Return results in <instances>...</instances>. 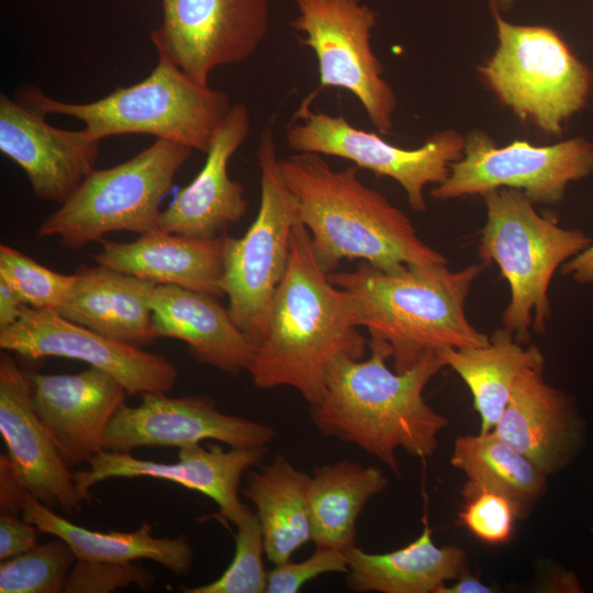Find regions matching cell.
<instances>
[{"instance_id": "6da1fadb", "label": "cell", "mask_w": 593, "mask_h": 593, "mask_svg": "<svg viewBox=\"0 0 593 593\" xmlns=\"http://www.w3.org/2000/svg\"><path fill=\"white\" fill-rule=\"evenodd\" d=\"M358 328L350 296L322 269L309 232L299 222L287 272L247 370L253 383L259 389L290 387L310 405L316 404L335 358H365L369 339Z\"/></svg>"}, {"instance_id": "7a4b0ae2", "label": "cell", "mask_w": 593, "mask_h": 593, "mask_svg": "<svg viewBox=\"0 0 593 593\" xmlns=\"http://www.w3.org/2000/svg\"><path fill=\"white\" fill-rule=\"evenodd\" d=\"M369 349L367 359L339 356L332 361L324 394L310 405L311 419L323 435L357 445L399 474L396 450L432 456L448 424L423 398L427 383L446 366L430 353L396 372L387 365L392 356L387 342L370 337Z\"/></svg>"}, {"instance_id": "3957f363", "label": "cell", "mask_w": 593, "mask_h": 593, "mask_svg": "<svg viewBox=\"0 0 593 593\" xmlns=\"http://www.w3.org/2000/svg\"><path fill=\"white\" fill-rule=\"evenodd\" d=\"M280 168L298 201L313 254L328 275L344 259L365 260L383 270L448 265L418 237L403 211L360 180L359 167L334 169L322 155L296 153L280 159Z\"/></svg>"}, {"instance_id": "277c9868", "label": "cell", "mask_w": 593, "mask_h": 593, "mask_svg": "<svg viewBox=\"0 0 593 593\" xmlns=\"http://www.w3.org/2000/svg\"><path fill=\"white\" fill-rule=\"evenodd\" d=\"M485 267L403 265L383 270L359 260L355 269L336 270L329 279L350 296L358 327L387 342L393 369L404 372L427 354L489 343L466 315V300Z\"/></svg>"}, {"instance_id": "5b68a950", "label": "cell", "mask_w": 593, "mask_h": 593, "mask_svg": "<svg viewBox=\"0 0 593 593\" xmlns=\"http://www.w3.org/2000/svg\"><path fill=\"white\" fill-rule=\"evenodd\" d=\"M16 99L44 115L75 118L101 141L147 134L203 153L232 108L226 92L197 83L161 54L144 80L92 102L59 101L32 86L22 88Z\"/></svg>"}, {"instance_id": "8992f818", "label": "cell", "mask_w": 593, "mask_h": 593, "mask_svg": "<svg viewBox=\"0 0 593 593\" xmlns=\"http://www.w3.org/2000/svg\"><path fill=\"white\" fill-rule=\"evenodd\" d=\"M486 222L478 254L481 262H495L508 283L510 301L501 321L522 344L530 328L545 333L550 317L548 289L556 270L591 244L579 230L559 226L552 215H541L521 190L500 188L482 195Z\"/></svg>"}, {"instance_id": "52a82bcc", "label": "cell", "mask_w": 593, "mask_h": 593, "mask_svg": "<svg viewBox=\"0 0 593 593\" xmlns=\"http://www.w3.org/2000/svg\"><path fill=\"white\" fill-rule=\"evenodd\" d=\"M490 8L497 45L478 67L479 76L521 121L547 135H561L570 119L588 104L592 70L556 30L511 23Z\"/></svg>"}, {"instance_id": "ba28073f", "label": "cell", "mask_w": 593, "mask_h": 593, "mask_svg": "<svg viewBox=\"0 0 593 593\" xmlns=\"http://www.w3.org/2000/svg\"><path fill=\"white\" fill-rule=\"evenodd\" d=\"M192 148L156 141L119 165L93 169L59 209L44 219L38 238H56L68 249L101 242L107 233L130 231L144 235L158 230L163 198Z\"/></svg>"}, {"instance_id": "9c48e42d", "label": "cell", "mask_w": 593, "mask_h": 593, "mask_svg": "<svg viewBox=\"0 0 593 593\" xmlns=\"http://www.w3.org/2000/svg\"><path fill=\"white\" fill-rule=\"evenodd\" d=\"M256 156L260 170L258 212L243 237L224 235L221 281L233 321L255 346L265 335L271 302L289 265L292 232L300 222L298 201L282 176L271 126L262 131Z\"/></svg>"}, {"instance_id": "30bf717a", "label": "cell", "mask_w": 593, "mask_h": 593, "mask_svg": "<svg viewBox=\"0 0 593 593\" xmlns=\"http://www.w3.org/2000/svg\"><path fill=\"white\" fill-rule=\"evenodd\" d=\"M592 171L593 142L583 136L544 146L516 139L499 147L488 133L474 128L465 136L463 156L450 165L449 176L430 195L446 201L511 188L534 203L558 204L570 182Z\"/></svg>"}, {"instance_id": "8fae6325", "label": "cell", "mask_w": 593, "mask_h": 593, "mask_svg": "<svg viewBox=\"0 0 593 593\" xmlns=\"http://www.w3.org/2000/svg\"><path fill=\"white\" fill-rule=\"evenodd\" d=\"M291 26L314 53L321 88H340L361 103L381 134L393 126L396 96L371 47L378 13L361 0H293Z\"/></svg>"}, {"instance_id": "7c38bea8", "label": "cell", "mask_w": 593, "mask_h": 593, "mask_svg": "<svg viewBox=\"0 0 593 593\" xmlns=\"http://www.w3.org/2000/svg\"><path fill=\"white\" fill-rule=\"evenodd\" d=\"M303 100L288 127V145L296 153H314L350 160L377 176L395 180L405 191L410 206L426 210L424 189L441 183L450 165L463 156L465 136L452 128L436 132L413 149L393 145L377 133L358 128L343 115L310 109Z\"/></svg>"}, {"instance_id": "4fadbf2b", "label": "cell", "mask_w": 593, "mask_h": 593, "mask_svg": "<svg viewBox=\"0 0 593 593\" xmlns=\"http://www.w3.org/2000/svg\"><path fill=\"white\" fill-rule=\"evenodd\" d=\"M161 9L152 43L203 86L213 69L249 58L269 26L268 0H161Z\"/></svg>"}, {"instance_id": "5bb4252c", "label": "cell", "mask_w": 593, "mask_h": 593, "mask_svg": "<svg viewBox=\"0 0 593 593\" xmlns=\"http://www.w3.org/2000/svg\"><path fill=\"white\" fill-rule=\"evenodd\" d=\"M0 348L32 359L54 356L85 361L116 378L128 395L167 393L178 377L165 356L105 337L54 310L29 305L15 323L0 328Z\"/></svg>"}, {"instance_id": "9a60e30c", "label": "cell", "mask_w": 593, "mask_h": 593, "mask_svg": "<svg viewBox=\"0 0 593 593\" xmlns=\"http://www.w3.org/2000/svg\"><path fill=\"white\" fill-rule=\"evenodd\" d=\"M275 436V429L266 424L222 412L210 395L170 398L149 392L141 394L138 405L125 404L115 414L105 432L103 449H180L210 439L233 448H250L267 446Z\"/></svg>"}, {"instance_id": "2e32d148", "label": "cell", "mask_w": 593, "mask_h": 593, "mask_svg": "<svg viewBox=\"0 0 593 593\" xmlns=\"http://www.w3.org/2000/svg\"><path fill=\"white\" fill-rule=\"evenodd\" d=\"M267 454V446L226 450L216 444H208L206 448L195 444L180 448L178 460L167 463L102 449L88 459V469L72 477L81 502L90 501L92 486L112 478L171 481L210 497L219 506L217 516L237 525L251 512L238 497L240 479L251 467L260 466Z\"/></svg>"}, {"instance_id": "e0dca14e", "label": "cell", "mask_w": 593, "mask_h": 593, "mask_svg": "<svg viewBox=\"0 0 593 593\" xmlns=\"http://www.w3.org/2000/svg\"><path fill=\"white\" fill-rule=\"evenodd\" d=\"M44 114L0 94V150L18 164L36 198L63 204L94 169L101 139L55 127Z\"/></svg>"}, {"instance_id": "ac0fdd59", "label": "cell", "mask_w": 593, "mask_h": 593, "mask_svg": "<svg viewBox=\"0 0 593 593\" xmlns=\"http://www.w3.org/2000/svg\"><path fill=\"white\" fill-rule=\"evenodd\" d=\"M27 379L34 411L69 468L103 449L105 432L128 395L116 378L90 366Z\"/></svg>"}, {"instance_id": "d6986e66", "label": "cell", "mask_w": 593, "mask_h": 593, "mask_svg": "<svg viewBox=\"0 0 593 593\" xmlns=\"http://www.w3.org/2000/svg\"><path fill=\"white\" fill-rule=\"evenodd\" d=\"M0 434L18 478L33 497L67 514L81 511L72 472L34 411L27 374L9 351L0 355Z\"/></svg>"}, {"instance_id": "ffe728a7", "label": "cell", "mask_w": 593, "mask_h": 593, "mask_svg": "<svg viewBox=\"0 0 593 593\" xmlns=\"http://www.w3.org/2000/svg\"><path fill=\"white\" fill-rule=\"evenodd\" d=\"M249 130L247 107L235 103L212 139L202 169L161 211L159 231L215 238L242 220L248 202L244 186L230 177L228 163L247 138Z\"/></svg>"}, {"instance_id": "44dd1931", "label": "cell", "mask_w": 593, "mask_h": 593, "mask_svg": "<svg viewBox=\"0 0 593 593\" xmlns=\"http://www.w3.org/2000/svg\"><path fill=\"white\" fill-rule=\"evenodd\" d=\"M544 369H528L516 379L492 432L548 475L575 457L584 430L569 396L545 381Z\"/></svg>"}, {"instance_id": "7402d4cb", "label": "cell", "mask_w": 593, "mask_h": 593, "mask_svg": "<svg viewBox=\"0 0 593 593\" xmlns=\"http://www.w3.org/2000/svg\"><path fill=\"white\" fill-rule=\"evenodd\" d=\"M149 303L157 338L179 339L193 359L233 376L248 370L256 346L216 296L156 284Z\"/></svg>"}, {"instance_id": "603a6c76", "label": "cell", "mask_w": 593, "mask_h": 593, "mask_svg": "<svg viewBox=\"0 0 593 593\" xmlns=\"http://www.w3.org/2000/svg\"><path fill=\"white\" fill-rule=\"evenodd\" d=\"M100 243L101 250L92 255L98 265L156 284L223 294L224 235L200 238L157 230L128 243Z\"/></svg>"}, {"instance_id": "cb8c5ba5", "label": "cell", "mask_w": 593, "mask_h": 593, "mask_svg": "<svg viewBox=\"0 0 593 593\" xmlns=\"http://www.w3.org/2000/svg\"><path fill=\"white\" fill-rule=\"evenodd\" d=\"M72 289L56 311L116 342L142 348L157 337L149 295L156 283L98 265H81Z\"/></svg>"}, {"instance_id": "d4e9b609", "label": "cell", "mask_w": 593, "mask_h": 593, "mask_svg": "<svg viewBox=\"0 0 593 593\" xmlns=\"http://www.w3.org/2000/svg\"><path fill=\"white\" fill-rule=\"evenodd\" d=\"M422 534L398 550L370 553L357 546L345 553L347 585L355 592L436 593L449 580L468 571L466 552L458 546L438 547L428 519Z\"/></svg>"}, {"instance_id": "484cf974", "label": "cell", "mask_w": 593, "mask_h": 593, "mask_svg": "<svg viewBox=\"0 0 593 593\" xmlns=\"http://www.w3.org/2000/svg\"><path fill=\"white\" fill-rule=\"evenodd\" d=\"M21 512L41 533L67 541L77 559L120 562L149 559L176 575L187 574L192 566L193 548L188 537H155L147 521L130 533L90 530L59 516L31 494L25 497Z\"/></svg>"}, {"instance_id": "4316f807", "label": "cell", "mask_w": 593, "mask_h": 593, "mask_svg": "<svg viewBox=\"0 0 593 593\" xmlns=\"http://www.w3.org/2000/svg\"><path fill=\"white\" fill-rule=\"evenodd\" d=\"M310 482L311 475L282 455L247 473L242 492L257 508L265 553L273 564L289 561L312 540Z\"/></svg>"}, {"instance_id": "83f0119b", "label": "cell", "mask_w": 593, "mask_h": 593, "mask_svg": "<svg viewBox=\"0 0 593 593\" xmlns=\"http://www.w3.org/2000/svg\"><path fill=\"white\" fill-rule=\"evenodd\" d=\"M437 354L469 388L481 421L480 433L493 430L516 379L528 369L545 366L537 346L523 347L505 328L496 329L484 346L448 347Z\"/></svg>"}, {"instance_id": "f1b7e54d", "label": "cell", "mask_w": 593, "mask_h": 593, "mask_svg": "<svg viewBox=\"0 0 593 593\" xmlns=\"http://www.w3.org/2000/svg\"><path fill=\"white\" fill-rule=\"evenodd\" d=\"M309 503L312 541L346 552L356 545V525L368 501L388 486L372 466L342 460L312 469Z\"/></svg>"}, {"instance_id": "f546056e", "label": "cell", "mask_w": 593, "mask_h": 593, "mask_svg": "<svg viewBox=\"0 0 593 593\" xmlns=\"http://www.w3.org/2000/svg\"><path fill=\"white\" fill-rule=\"evenodd\" d=\"M451 463L469 480L512 499L522 514L542 493L546 474L527 457L499 438L492 430L456 439Z\"/></svg>"}, {"instance_id": "4dcf8cb0", "label": "cell", "mask_w": 593, "mask_h": 593, "mask_svg": "<svg viewBox=\"0 0 593 593\" xmlns=\"http://www.w3.org/2000/svg\"><path fill=\"white\" fill-rule=\"evenodd\" d=\"M77 557L61 538L36 544L31 550L2 560L1 593H59Z\"/></svg>"}, {"instance_id": "1f68e13d", "label": "cell", "mask_w": 593, "mask_h": 593, "mask_svg": "<svg viewBox=\"0 0 593 593\" xmlns=\"http://www.w3.org/2000/svg\"><path fill=\"white\" fill-rule=\"evenodd\" d=\"M234 536L235 552L231 564L216 580L193 588H182L186 593H264L268 571L265 569L264 537L257 515L250 512L237 525Z\"/></svg>"}, {"instance_id": "d6a6232c", "label": "cell", "mask_w": 593, "mask_h": 593, "mask_svg": "<svg viewBox=\"0 0 593 593\" xmlns=\"http://www.w3.org/2000/svg\"><path fill=\"white\" fill-rule=\"evenodd\" d=\"M0 278L34 309L57 311L69 295L75 275L48 269L24 253L0 245Z\"/></svg>"}, {"instance_id": "836d02e7", "label": "cell", "mask_w": 593, "mask_h": 593, "mask_svg": "<svg viewBox=\"0 0 593 593\" xmlns=\"http://www.w3.org/2000/svg\"><path fill=\"white\" fill-rule=\"evenodd\" d=\"M463 506L458 514L462 524L475 538L496 546L506 544L513 534L514 522L523 514L507 495L468 480L462 489Z\"/></svg>"}, {"instance_id": "e575fe53", "label": "cell", "mask_w": 593, "mask_h": 593, "mask_svg": "<svg viewBox=\"0 0 593 593\" xmlns=\"http://www.w3.org/2000/svg\"><path fill=\"white\" fill-rule=\"evenodd\" d=\"M154 573L133 561H103L77 559L69 571L65 593H109L130 585L153 589Z\"/></svg>"}, {"instance_id": "d590c367", "label": "cell", "mask_w": 593, "mask_h": 593, "mask_svg": "<svg viewBox=\"0 0 593 593\" xmlns=\"http://www.w3.org/2000/svg\"><path fill=\"white\" fill-rule=\"evenodd\" d=\"M348 572L346 553L342 550L316 546L315 551L299 562L275 564L268 572V593H296L309 581L324 573Z\"/></svg>"}, {"instance_id": "8d00e7d4", "label": "cell", "mask_w": 593, "mask_h": 593, "mask_svg": "<svg viewBox=\"0 0 593 593\" xmlns=\"http://www.w3.org/2000/svg\"><path fill=\"white\" fill-rule=\"evenodd\" d=\"M40 529L18 513L0 512V561L31 550Z\"/></svg>"}, {"instance_id": "74e56055", "label": "cell", "mask_w": 593, "mask_h": 593, "mask_svg": "<svg viewBox=\"0 0 593 593\" xmlns=\"http://www.w3.org/2000/svg\"><path fill=\"white\" fill-rule=\"evenodd\" d=\"M30 493L18 478L8 455L0 456V512L19 513Z\"/></svg>"}, {"instance_id": "f35d334b", "label": "cell", "mask_w": 593, "mask_h": 593, "mask_svg": "<svg viewBox=\"0 0 593 593\" xmlns=\"http://www.w3.org/2000/svg\"><path fill=\"white\" fill-rule=\"evenodd\" d=\"M26 305L18 292L2 278H0V328L15 323Z\"/></svg>"}, {"instance_id": "ab89813d", "label": "cell", "mask_w": 593, "mask_h": 593, "mask_svg": "<svg viewBox=\"0 0 593 593\" xmlns=\"http://www.w3.org/2000/svg\"><path fill=\"white\" fill-rule=\"evenodd\" d=\"M561 272L579 283L593 282V243L561 266Z\"/></svg>"}, {"instance_id": "60d3db41", "label": "cell", "mask_w": 593, "mask_h": 593, "mask_svg": "<svg viewBox=\"0 0 593 593\" xmlns=\"http://www.w3.org/2000/svg\"><path fill=\"white\" fill-rule=\"evenodd\" d=\"M492 588L482 583L478 578L471 575L468 571L457 579L452 585L444 584L436 593H490Z\"/></svg>"}, {"instance_id": "b9f144b4", "label": "cell", "mask_w": 593, "mask_h": 593, "mask_svg": "<svg viewBox=\"0 0 593 593\" xmlns=\"http://www.w3.org/2000/svg\"><path fill=\"white\" fill-rule=\"evenodd\" d=\"M516 0H490V5L496 8L499 11H506L511 9Z\"/></svg>"}]
</instances>
